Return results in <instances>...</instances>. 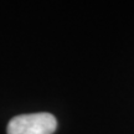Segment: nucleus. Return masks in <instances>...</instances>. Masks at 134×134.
Wrapping results in <instances>:
<instances>
[{"label":"nucleus","instance_id":"nucleus-1","mask_svg":"<svg viewBox=\"0 0 134 134\" xmlns=\"http://www.w3.org/2000/svg\"><path fill=\"white\" fill-rule=\"evenodd\" d=\"M57 120L50 113L18 115L9 122L8 134H53Z\"/></svg>","mask_w":134,"mask_h":134}]
</instances>
